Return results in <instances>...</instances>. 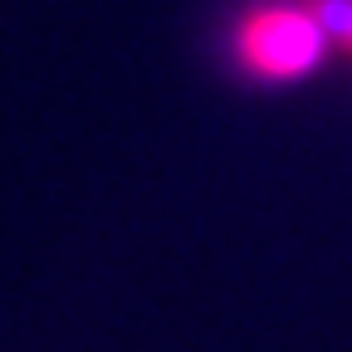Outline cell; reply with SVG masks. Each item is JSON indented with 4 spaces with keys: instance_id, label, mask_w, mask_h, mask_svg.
I'll return each mask as SVG.
<instances>
[{
    "instance_id": "obj_1",
    "label": "cell",
    "mask_w": 352,
    "mask_h": 352,
    "mask_svg": "<svg viewBox=\"0 0 352 352\" xmlns=\"http://www.w3.org/2000/svg\"><path fill=\"white\" fill-rule=\"evenodd\" d=\"M328 34L308 6H259L235 30V64L259 83H294L323 64Z\"/></svg>"
},
{
    "instance_id": "obj_2",
    "label": "cell",
    "mask_w": 352,
    "mask_h": 352,
    "mask_svg": "<svg viewBox=\"0 0 352 352\" xmlns=\"http://www.w3.org/2000/svg\"><path fill=\"white\" fill-rule=\"evenodd\" d=\"M308 15H314L328 34V44H338V50L352 54V0H303Z\"/></svg>"
}]
</instances>
